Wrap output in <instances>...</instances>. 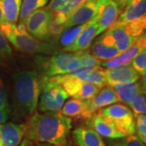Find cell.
I'll return each mask as SVG.
<instances>
[{
  "instance_id": "1",
  "label": "cell",
  "mask_w": 146,
  "mask_h": 146,
  "mask_svg": "<svg viewBox=\"0 0 146 146\" xmlns=\"http://www.w3.org/2000/svg\"><path fill=\"white\" fill-rule=\"evenodd\" d=\"M72 127L71 119L61 113L36 112L26 123L25 137L33 142L64 146Z\"/></svg>"
},
{
  "instance_id": "2",
  "label": "cell",
  "mask_w": 146,
  "mask_h": 146,
  "mask_svg": "<svg viewBox=\"0 0 146 146\" xmlns=\"http://www.w3.org/2000/svg\"><path fill=\"white\" fill-rule=\"evenodd\" d=\"M13 113L30 116L38 105L42 91V76L33 70L18 71L12 76Z\"/></svg>"
},
{
  "instance_id": "3",
  "label": "cell",
  "mask_w": 146,
  "mask_h": 146,
  "mask_svg": "<svg viewBox=\"0 0 146 146\" xmlns=\"http://www.w3.org/2000/svg\"><path fill=\"white\" fill-rule=\"evenodd\" d=\"M0 30L7 41L18 50L28 54H54L57 50V45L39 40L28 32L23 24L6 23L0 26Z\"/></svg>"
},
{
  "instance_id": "4",
  "label": "cell",
  "mask_w": 146,
  "mask_h": 146,
  "mask_svg": "<svg viewBox=\"0 0 146 146\" xmlns=\"http://www.w3.org/2000/svg\"><path fill=\"white\" fill-rule=\"evenodd\" d=\"M145 33L146 16L127 23L115 22L100 36L99 40L106 45L115 46L123 52Z\"/></svg>"
},
{
  "instance_id": "5",
  "label": "cell",
  "mask_w": 146,
  "mask_h": 146,
  "mask_svg": "<svg viewBox=\"0 0 146 146\" xmlns=\"http://www.w3.org/2000/svg\"><path fill=\"white\" fill-rule=\"evenodd\" d=\"M98 112L110 120L123 136L134 135L136 133L133 112L125 105L115 103L99 110Z\"/></svg>"
},
{
  "instance_id": "6",
  "label": "cell",
  "mask_w": 146,
  "mask_h": 146,
  "mask_svg": "<svg viewBox=\"0 0 146 146\" xmlns=\"http://www.w3.org/2000/svg\"><path fill=\"white\" fill-rule=\"evenodd\" d=\"M79 55L80 52L54 53L45 68V76H54L72 74L80 68Z\"/></svg>"
},
{
  "instance_id": "7",
  "label": "cell",
  "mask_w": 146,
  "mask_h": 146,
  "mask_svg": "<svg viewBox=\"0 0 146 146\" xmlns=\"http://www.w3.org/2000/svg\"><path fill=\"white\" fill-rule=\"evenodd\" d=\"M42 95L38 104V109L42 112H58L60 111L68 95L61 85L43 86L42 87Z\"/></svg>"
},
{
  "instance_id": "8",
  "label": "cell",
  "mask_w": 146,
  "mask_h": 146,
  "mask_svg": "<svg viewBox=\"0 0 146 146\" xmlns=\"http://www.w3.org/2000/svg\"><path fill=\"white\" fill-rule=\"evenodd\" d=\"M52 18V11L47 7L34 11L25 23L28 32L39 40L47 42L48 25Z\"/></svg>"
},
{
  "instance_id": "9",
  "label": "cell",
  "mask_w": 146,
  "mask_h": 146,
  "mask_svg": "<svg viewBox=\"0 0 146 146\" xmlns=\"http://www.w3.org/2000/svg\"><path fill=\"white\" fill-rule=\"evenodd\" d=\"M96 20L98 25V36L115 24L120 14L117 3L113 0H97Z\"/></svg>"
},
{
  "instance_id": "10",
  "label": "cell",
  "mask_w": 146,
  "mask_h": 146,
  "mask_svg": "<svg viewBox=\"0 0 146 146\" xmlns=\"http://www.w3.org/2000/svg\"><path fill=\"white\" fill-rule=\"evenodd\" d=\"M106 84L110 86H114L116 84L136 82L140 79V74L128 63L119 67L106 69Z\"/></svg>"
},
{
  "instance_id": "11",
  "label": "cell",
  "mask_w": 146,
  "mask_h": 146,
  "mask_svg": "<svg viewBox=\"0 0 146 146\" xmlns=\"http://www.w3.org/2000/svg\"><path fill=\"white\" fill-rule=\"evenodd\" d=\"M97 0H87L70 14L63 26L68 29L86 24L94 20L97 16Z\"/></svg>"
},
{
  "instance_id": "12",
  "label": "cell",
  "mask_w": 146,
  "mask_h": 146,
  "mask_svg": "<svg viewBox=\"0 0 146 146\" xmlns=\"http://www.w3.org/2000/svg\"><path fill=\"white\" fill-rule=\"evenodd\" d=\"M145 48H146V33L141 36L129 48H127L126 50L120 53L116 57L107 61H105V62H101L100 66L107 69V68H115V67H119L126 63H130L131 61Z\"/></svg>"
},
{
  "instance_id": "13",
  "label": "cell",
  "mask_w": 146,
  "mask_h": 146,
  "mask_svg": "<svg viewBox=\"0 0 146 146\" xmlns=\"http://www.w3.org/2000/svg\"><path fill=\"white\" fill-rule=\"evenodd\" d=\"M26 132V123H7L0 125V141L3 146H18Z\"/></svg>"
},
{
  "instance_id": "14",
  "label": "cell",
  "mask_w": 146,
  "mask_h": 146,
  "mask_svg": "<svg viewBox=\"0 0 146 146\" xmlns=\"http://www.w3.org/2000/svg\"><path fill=\"white\" fill-rule=\"evenodd\" d=\"M98 25L96 18L87 23L83 31L80 33L76 41L71 46L63 49V51L68 52H80L88 50L92 45L93 40L96 36H98Z\"/></svg>"
},
{
  "instance_id": "15",
  "label": "cell",
  "mask_w": 146,
  "mask_h": 146,
  "mask_svg": "<svg viewBox=\"0 0 146 146\" xmlns=\"http://www.w3.org/2000/svg\"><path fill=\"white\" fill-rule=\"evenodd\" d=\"M119 102V97L113 88L111 86L106 87L102 90H100L94 98L88 100L87 112L89 118H90L95 113H97L99 110L117 103Z\"/></svg>"
},
{
  "instance_id": "16",
  "label": "cell",
  "mask_w": 146,
  "mask_h": 146,
  "mask_svg": "<svg viewBox=\"0 0 146 146\" xmlns=\"http://www.w3.org/2000/svg\"><path fill=\"white\" fill-rule=\"evenodd\" d=\"M86 120L89 127L95 130L100 136L106 137V139L124 136L117 130L114 123L110 120L102 116L98 111Z\"/></svg>"
},
{
  "instance_id": "17",
  "label": "cell",
  "mask_w": 146,
  "mask_h": 146,
  "mask_svg": "<svg viewBox=\"0 0 146 146\" xmlns=\"http://www.w3.org/2000/svg\"><path fill=\"white\" fill-rule=\"evenodd\" d=\"M72 136L78 146H106L102 136L94 129L79 127L73 131Z\"/></svg>"
},
{
  "instance_id": "18",
  "label": "cell",
  "mask_w": 146,
  "mask_h": 146,
  "mask_svg": "<svg viewBox=\"0 0 146 146\" xmlns=\"http://www.w3.org/2000/svg\"><path fill=\"white\" fill-rule=\"evenodd\" d=\"M146 16V0H130L116 22L127 23Z\"/></svg>"
},
{
  "instance_id": "19",
  "label": "cell",
  "mask_w": 146,
  "mask_h": 146,
  "mask_svg": "<svg viewBox=\"0 0 146 146\" xmlns=\"http://www.w3.org/2000/svg\"><path fill=\"white\" fill-rule=\"evenodd\" d=\"M88 109V100H80L74 98L68 100L64 103L61 114L68 118H72L76 119H87L89 115L87 112Z\"/></svg>"
},
{
  "instance_id": "20",
  "label": "cell",
  "mask_w": 146,
  "mask_h": 146,
  "mask_svg": "<svg viewBox=\"0 0 146 146\" xmlns=\"http://www.w3.org/2000/svg\"><path fill=\"white\" fill-rule=\"evenodd\" d=\"M90 46H91V50L89 52L100 62H105L110 60L113 58L116 57L121 53L116 46L106 45L99 39L95 41L93 43V45H91Z\"/></svg>"
},
{
  "instance_id": "21",
  "label": "cell",
  "mask_w": 146,
  "mask_h": 146,
  "mask_svg": "<svg viewBox=\"0 0 146 146\" xmlns=\"http://www.w3.org/2000/svg\"><path fill=\"white\" fill-rule=\"evenodd\" d=\"M111 87L118 95L119 102H122L128 106L134 99L136 94L141 91V85L138 80L132 83L116 84Z\"/></svg>"
},
{
  "instance_id": "22",
  "label": "cell",
  "mask_w": 146,
  "mask_h": 146,
  "mask_svg": "<svg viewBox=\"0 0 146 146\" xmlns=\"http://www.w3.org/2000/svg\"><path fill=\"white\" fill-rule=\"evenodd\" d=\"M87 0H50L47 8L52 12H60L68 16Z\"/></svg>"
},
{
  "instance_id": "23",
  "label": "cell",
  "mask_w": 146,
  "mask_h": 146,
  "mask_svg": "<svg viewBox=\"0 0 146 146\" xmlns=\"http://www.w3.org/2000/svg\"><path fill=\"white\" fill-rule=\"evenodd\" d=\"M23 0H0L7 23L16 24L19 20L21 3Z\"/></svg>"
},
{
  "instance_id": "24",
  "label": "cell",
  "mask_w": 146,
  "mask_h": 146,
  "mask_svg": "<svg viewBox=\"0 0 146 146\" xmlns=\"http://www.w3.org/2000/svg\"><path fill=\"white\" fill-rule=\"evenodd\" d=\"M50 0H23L21 3L19 24L25 25L28 17L31 15L34 11L42 8Z\"/></svg>"
},
{
  "instance_id": "25",
  "label": "cell",
  "mask_w": 146,
  "mask_h": 146,
  "mask_svg": "<svg viewBox=\"0 0 146 146\" xmlns=\"http://www.w3.org/2000/svg\"><path fill=\"white\" fill-rule=\"evenodd\" d=\"M86 25L87 23L80 25H77V26L70 27L64 29V31L63 32V33L61 34V36L58 39L59 43L63 47V49L71 46L73 42L76 41V39L78 37L80 33L83 31V29L85 28Z\"/></svg>"
},
{
  "instance_id": "26",
  "label": "cell",
  "mask_w": 146,
  "mask_h": 146,
  "mask_svg": "<svg viewBox=\"0 0 146 146\" xmlns=\"http://www.w3.org/2000/svg\"><path fill=\"white\" fill-rule=\"evenodd\" d=\"M106 145V146H145L140 137L135 134L118 138H107Z\"/></svg>"
},
{
  "instance_id": "27",
  "label": "cell",
  "mask_w": 146,
  "mask_h": 146,
  "mask_svg": "<svg viewBox=\"0 0 146 146\" xmlns=\"http://www.w3.org/2000/svg\"><path fill=\"white\" fill-rule=\"evenodd\" d=\"M101 88L94 84L89 82H82L81 86L79 89L77 94L74 98L80 100H89L94 98L96 94L100 91Z\"/></svg>"
},
{
  "instance_id": "28",
  "label": "cell",
  "mask_w": 146,
  "mask_h": 146,
  "mask_svg": "<svg viewBox=\"0 0 146 146\" xmlns=\"http://www.w3.org/2000/svg\"><path fill=\"white\" fill-rule=\"evenodd\" d=\"M133 115H138L146 114V93L140 91L129 105Z\"/></svg>"
},
{
  "instance_id": "29",
  "label": "cell",
  "mask_w": 146,
  "mask_h": 146,
  "mask_svg": "<svg viewBox=\"0 0 146 146\" xmlns=\"http://www.w3.org/2000/svg\"><path fill=\"white\" fill-rule=\"evenodd\" d=\"M64 29H65V28L63 26V25L58 24L57 22H55L51 18V20L49 23V25H48V39H47V42L56 44V42L59 39L61 34L64 31Z\"/></svg>"
},
{
  "instance_id": "30",
  "label": "cell",
  "mask_w": 146,
  "mask_h": 146,
  "mask_svg": "<svg viewBox=\"0 0 146 146\" xmlns=\"http://www.w3.org/2000/svg\"><path fill=\"white\" fill-rule=\"evenodd\" d=\"M12 56V50L5 35L0 30V65L7 63Z\"/></svg>"
},
{
  "instance_id": "31",
  "label": "cell",
  "mask_w": 146,
  "mask_h": 146,
  "mask_svg": "<svg viewBox=\"0 0 146 146\" xmlns=\"http://www.w3.org/2000/svg\"><path fill=\"white\" fill-rule=\"evenodd\" d=\"M79 59L80 63V68H94L101 67L100 66L101 62L98 61L97 58H95L88 50L80 51Z\"/></svg>"
},
{
  "instance_id": "32",
  "label": "cell",
  "mask_w": 146,
  "mask_h": 146,
  "mask_svg": "<svg viewBox=\"0 0 146 146\" xmlns=\"http://www.w3.org/2000/svg\"><path fill=\"white\" fill-rule=\"evenodd\" d=\"M129 63L140 76L145 72L146 71V48L142 50Z\"/></svg>"
},
{
  "instance_id": "33",
  "label": "cell",
  "mask_w": 146,
  "mask_h": 146,
  "mask_svg": "<svg viewBox=\"0 0 146 146\" xmlns=\"http://www.w3.org/2000/svg\"><path fill=\"white\" fill-rule=\"evenodd\" d=\"M136 117V131L140 139L146 137V114L138 115Z\"/></svg>"
},
{
  "instance_id": "34",
  "label": "cell",
  "mask_w": 146,
  "mask_h": 146,
  "mask_svg": "<svg viewBox=\"0 0 146 146\" xmlns=\"http://www.w3.org/2000/svg\"><path fill=\"white\" fill-rule=\"evenodd\" d=\"M7 106H9L8 101H7V96L6 94V91L3 85V83L0 80V109L5 108Z\"/></svg>"
},
{
  "instance_id": "35",
  "label": "cell",
  "mask_w": 146,
  "mask_h": 146,
  "mask_svg": "<svg viewBox=\"0 0 146 146\" xmlns=\"http://www.w3.org/2000/svg\"><path fill=\"white\" fill-rule=\"evenodd\" d=\"M11 114V109L9 106L0 109V125L5 123L7 120L8 119Z\"/></svg>"
},
{
  "instance_id": "36",
  "label": "cell",
  "mask_w": 146,
  "mask_h": 146,
  "mask_svg": "<svg viewBox=\"0 0 146 146\" xmlns=\"http://www.w3.org/2000/svg\"><path fill=\"white\" fill-rule=\"evenodd\" d=\"M141 80H138L140 85H141V91H144L146 93V71L141 75Z\"/></svg>"
},
{
  "instance_id": "37",
  "label": "cell",
  "mask_w": 146,
  "mask_h": 146,
  "mask_svg": "<svg viewBox=\"0 0 146 146\" xmlns=\"http://www.w3.org/2000/svg\"><path fill=\"white\" fill-rule=\"evenodd\" d=\"M113 1H115V3H117V5L119 7L120 11H122L124 9V7H125L126 5L128 3V2H129L130 0H113ZM120 13H121V12H120Z\"/></svg>"
},
{
  "instance_id": "38",
  "label": "cell",
  "mask_w": 146,
  "mask_h": 146,
  "mask_svg": "<svg viewBox=\"0 0 146 146\" xmlns=\"http://www.w3.org/2000/svg\"><path fill=\"white\" fill-rule=\"evenodd\" d=\"M18 146H34V144L32 141L25 138V140H23V141Z\"/></svg>"
},
{
  "instance_id": "39",
  "label": "cell",
  "mask_w": 146,
  "mask_h": 146,
  "mask_svg": "<svg viewBox=\"0 0 146 146\" xmlns=\"http://www.w3.org/2000/svg\"><path fill=\"white\" fill-rule=\"evenodd\" d=\"M6 23H7V21L5 20L4 15H3V9H2V7L0 5V26L2 25H4Z\"/></svg>"
},
{
  "instance_id": "40",
  "label": "cell",
  "mask_w": 146,
  "mask_h": 146,
  "mask_svg": "<svg viewBox=\"0 0 146 146\" xmlns=\"http://www.w3.org/2000/svg\"><path fill=\"white\" fill-rule=\"evenodd\" d=\"M34 146H54L51 145H49V144H46V143H37L36 145Z\"/></svg>"
},
{
  "instance_id": "41",
  "label": "cell",
  "mask_w": 146,
  "mask_h": 146,
  "mask_svg": "<svg viewBox=\"0 0 146 146\" xmlns=\"http://www.w3.org/2000/svg\"><path fill=\"white\" fill-rule=\"evenodd\" d=\"M141 140L143 141V143H144V144H145V145H146V137L143 138V139H141Z\"/></svg>"
},
{
  "instance_id": "42",
  "label": "cell",
  "mask_w": 146,
  "mask_h": 146,
  "mask_svg": "<svg viewBox=\"0 0 146 146\" xmlns=\"http://www.w3.org/2000/svg\"><path fill=\"white\" fill-rule=\"evenodd\" d=\"M0 146H3V145H2V142H1V141H0Z\"/></svg>"
}]
</instances>
